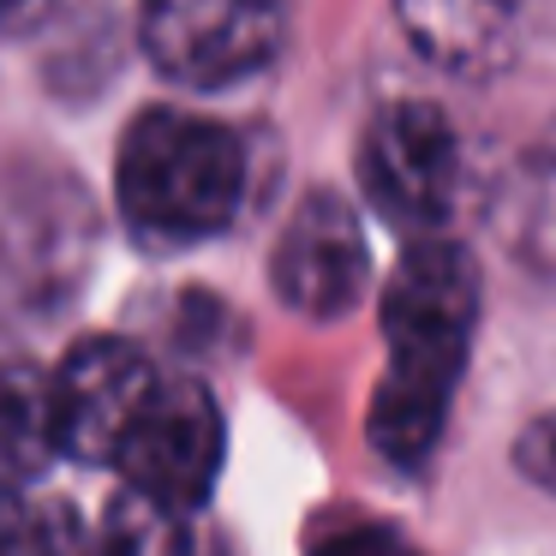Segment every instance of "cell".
I'll use <instances>...</instances> for the list:
<instances>
[{"instance_id":"11","label":"cell","mask_w":556,"mask_h":556,"mask_svg":"<svg viewBox=\"0 0 556 556\" xmlns=\"http://www.w3.org/2000/svg\"><path fill=\"white\" fill-rule=\"evenodd\" d=\"M90 556H198V539L186 515H168V508L121 491L109 520L90 532Z\"/></svg>"},{"instance_id":"5","label":"cell","mask_w":556,"mask_h":556,"mask_svg":"<svg viewBox=\"0 0 556 556\" xmlns=\"http://www.w3.org/2000/svg\"><path fill=\"white\" fill-rule=\"evenodd\" d=\"M150 66L180 90H228L276 66L288 13L257 0H168L138 18Z\"/></svg>"},{"instance_id":"2","label":"cell","mask_w":556,"mask_h":556,"mask_svg":"<svg viewBox=\"0 0 556 556\" xmlns=\"http://www.w3.org/2000/svg\"><path fill=\"white\" fill-rule=\"evenodd\" d=\"M245 138L210 114L156 109L132 114L114 156V210L150 252H186L240 222L245 204Z\"/></svg>"},{"instance_id":"14","label":"cell","mask_w":556,"mask_h":556,"mask_svg":"<svg viewBox=\"0 0 556 556\" xmlns=\"http://www.w3.org/2000/svg\"><path fill=\"white\" fill-rule=\"evenodd\" d=\"M515 467L527 472L539 491L556 496V407L520 425V437H515Z\"/></svg>"},{"instance_id":"9","label":"cell","mask_w":556,"mask_h":556,"mask_svg":"<svg viewBox=\"0 0 556 556\" xmlns=\"http://www.w3.org/2000/svg\"><path fill=\"white\" fill-rule=\"evenodd\" d=\"M61 460L49 407V371L30 359H0V491H25Z\"/></svg>"},{"instance_id":"7","label":"cell","mask_w":556,"mask_h":556,"mask_svg":"<svg viewBox=\"0 0 556 556\" xmlns=\"http://www.w3.org/2000/svg\"><path fill=\"white\" fill-rule=\"evenodd\" d=\"M156 365L144 348L121 336H90L49 371V407H54V443L61 460L78 467H109L121 437L132 431L138 407L156 389Z\"/></svg>"},{"instance_id":"8","label":"cell","mask_w":556,"mask_h":556,"mask_svg":"<svg viewBox=\"0 0 556 556\" xmlns=\"http://www.w3.org/2000/svg\"><path fill=\"white\" fill-rule=\"evenodd\" d=\"M491 228L520 269L556 281V121L503 168L491 192Z\"/></svg>"},{"instance_id":"13","label":"cell","mask_w":556,"mask_h":556,"mask_svg":"<svg viewBox=\"0 0 556 556\" xmlns=\"http://www.w3.org/2000/svg\"><path fill=\"white\" fill-rule=\"evenodd\" d=\"M305 556H419L413 539L371 515H324L305 539Z\"/></svg>"},{"instance_id":"3","label":"cell","mask_w":556,"mask_h":556,"mask_svg":"<svg viewBox=\"0 0 556 556\" xmlns=\"http://www.w3.org/2000/svg\"><path fill=\"white\" fill-rule=\"evenodd\" d=\"M222 460H228V419H222L216 395L192 377H156L109 467L126 479L132 496L168 508V515H192L216 491Z\"/></svg>"},{"instance_id":"12","label":"cell","mask_w":556,"mask_h":556,"mask_svg":"<svg viewBox=\"0 0 556 556\" xmlns=\"http://www.w3.org/2000/svg\"><path fill=\"white\" fill-rule=\"evenodd\" d=\"M0 556H90V532L66 503H25L0 491Z\"/></svg>"},{"instance_id":"4","label":"cell","mask_w":556,"mask_h":556,"mask_svg":"<svg viewBox=\"0 0 556 556\" xmlns=\"http://www.w3.org/2000/svg\"><path fill=\"white\" fill-rule=\"evenodd\" d=\"M359 186L371 210H383L413 240L443 233L460 192V138L448 114L425 97H395L365 121L359 132Z\"/></svg>"},{"instance_id":"1","label":"cell","mask_w":556,"mask_h":556,"mask_svg":"<svg viewBox=\"0 0 556 556\" xmlns=\"http://www.w3.org/2000/svg\"><path fill=\"white\" fill-rule=\"evenodd\" d=\"M479 264L460 240H407L383 281V377L371 395V448L401 472H419L443 443L455 389L479 336Z\"/></svg>"},{"instance_id":"10","label":"cell","mask_w":556,"mask_h":556,"mask_svg":"<svg viewBox=\"0 0 556 556\" xmlns=\"http://www.w3.org/2000/svg\"><path fill=\"white\" fill-rule=\"evenodd\" d=\"M395 25L413 37L425 61L448 73H484L503 49V30L515 25L508 7H401Z\"/></svg>"},{"instance_id":"6","label":"cell","mask_w":556,"mask_h":556,"mask_svg":"<svg viewBox=\"0 0 556 556\" xmlns=\"http://www.w3.org/2000/svg\"><path fill=\"white\" fill-rule=\"evenodd\" d=\"M269 281H276V300L312 324L348 317L371 288V245H365L359 210L329 186L305 192L269 252Z\"/></svg>"}]
</instances>
